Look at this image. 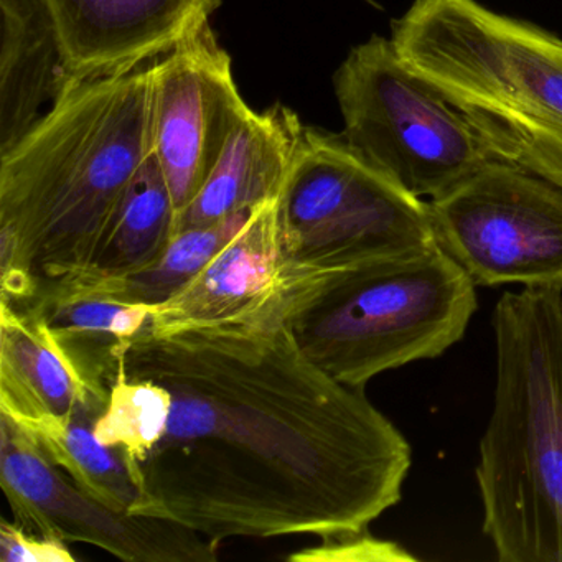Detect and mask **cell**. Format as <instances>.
Here are the masks:
<instances>
[{
	"label": "cell",
	"instance_id": "cell-1",
	"mask_svg": "<svg viewBox=\"0 0 562 562\" xmlns=\"http://www.w3.org/2000/svg\"><path fill=\"white\" fill-rule=\"evenodd\" d=\"M288 307L124 347L97 437L126 459L133 515L222 544L363 531L401 502L409 442L308 360Z\"/></svg>",
	"mask_w": 562,
	"mask_h": 562
},
{
	"label": "cell",
	"instance_id": "cell-2",
	"mask_svg": "<svg viewBox=\"0 0 562 562\" xmlns=\"http://www.w3.org/2000/svg\"><path fill=\"white\" fill-rule=\"evenodd\" d=\"M153 70L85 81L0 154V304L90 269L150 146Z\"/></svg>",
	"mask_w": 562,
	"mask_h": 562
},
{
	"label": "cell",
	"instance_id": "cell-3",
	"mask_svg": "<svg viewBox=\"0 0 562 562\" xmlns=\"http://www.w3.org/2000/svg\"><path fill=\"white\" fill-rule=\"evenodd\" d=\"M496 383L475 479L502 562H562V291L505 292Z\"/></svg>",
	"mask_w": 562,
	"mask_h": 562
},
{
	"label": "cell",
	"instance_id": "cell-4",
	"mask_svg": "<svg viewBox=\"0 0 562 562\" xmlns=\"http://www.w3.org/2000/svg\"><path fill=\"white\" fill-rule=\"evenodd\" d=\"M391 42L496 159L562 189L561 38L476 0H414Z\"/></svg>",
	"mask_w": 562,
	"mask_h": 562
},
{
	"label": "cell",
	"instance_id": "cell-5",
	"mask_svg": "<svg viewBox=\"0 0 562 562\" xmlns=\"http://www.w3.org/2000/svg\"><path fill=\"white\" fill-rule=\"evenodd\" d=\"M475 311V282L436 246L321 276L291 299L285 321L312 363L364 390L384 371L446 353Z\"/></svg>",
	"mask_w": 562,
	"mask_h": 562
},
{
	"label": "cell",
	"instance_id": "cell-6",
	"mask_svg": "<svg viewBox=\"0 0 562 562\" xmlns=\"http://www.w3.org/2000/svg\"><path fill=\"white\" fill-rule=\"evenodd\" d=\"M289 265L305 276L436 248L429 203L355 153L344 136L304 127L278 199Z\"/></svg>",
	"mask_w": 562,
	"mask_h": 562
},
{
	"label": "cell",
	"instance_id": "cell-7",
	"mask_svg": "<svg viewBox=\"0 0 562 562\" xmlns=\"http://www.w3.org/2000/svg\"><path fill=\"white\" fill-rule=\"evenodd\" d=\"M344 139L374 169L430 200L496 159L462 111L373 35L334 77Z\"/></svg>",
	"mask_w": 562,
	"mask_h": 562
},
{
	"label": "cell",
	"instance_id": "cell-8",
	"mask_svg": "<svg viewBox=\"0 0 562 562\" xmlns=\"http://www.w3.org/2000/svg\"><path fill=\"white\" fill-rule=\"evenodd\" d=\"M437 245L475 285L562 291V189L493 159L429 200Z\"/></svg>",
	"mask_w": 562,
	"mask_h": 562
},
{
	"label": "cell",
	"instance_id": "cell-9",
	"mask_svg": "<svg viewBox=\"0 0 562 562\" xmlns=\"http://www.w3.org/2000/svg\"><path fill=\"white\" fill-rule=\"evenodd\" d=\"M0 486L25 529L87 542L133 562H212L218 542L169 519L117 512L55 465L34 437L0 414Z\"/></svg>",
	"mask_w": 562,
	"mask_h": 562
},
{
	"label": "cell",
	"instance_id": "cell-10",
	"mask_svg": "<svg viewBox=\"0 0 562 562\" xmlns=\"http://www.w3.org/2000/svg\"><path fill=\"white\" fill-rule=\"evenodd\" d=\"M150 70V146L180 218L249 106L210 24Z\"/></svg>",
	"mask_w": 562,
	"mask_h": 562
},
{
	"label": "cell",
	"instance_id": "cell-11",
	"mask_svg": "<svg viewBox=\"0 0 562 562\" xmlns=\"http://www.w3.org/2000/svg\"><path fill=\"white\" fill-rule=\"evenodd\" d=\"M321 276L295 271L282 251L278 199L256 206L245 228L199 272L189 285L150 311L156 334L249 321L289 305Z\"/></svg>",
	"mask_w": 562,
	"mask_h": 562
},
{
	"label": "cell",
	"instance_id": "cell-12",
	"mask_svg": "<svg viewBox=\"0 0 562 562\" xmlns=\"http://www.w3.org/2000/svg\"><path fill=\"white\" fill-rule=\"evenodd\" d=\"M75 83L166 57L210 24L222 0H45Z\"/></svg>",
	"mask_w": 562,
	"mask_h": 562
},
{
	"label": "cell",
	"instance_id": "cell-13",
	"mask_svg": "<svg viewBox=\"0 0 562 562\" xmlns=\"http://www.w3.org/2000/svg\"><path fill=\"white\" fill-rule=\"evenodd\" d=\"M304 127L284 104H272L261 113L249 108L199 195L180 215L179 232L213 225L279 199Z\"/></svg>",
	"mask_w": 562,
	"mask_h": 562
},
{
	"label": "cell",
	"instance_id": "cell-14",
	"mask_svg": "<svg viewBox=\"0 0 562 562\" xmlns=\"http://www.w3.org/2000/svg\"><path fill=\"white\" fill-rule=\"evenodd\" d=\"M14 308L32 315L80 383L103 396L124 347L146 327L153 311L116 301L78 278L44 282L27 304Z\"/></svg>",
	"mask_w": 562,
	"mask_h": 562
},
{
	"label": "cell",
	"instance_id": "cell-15",
	"mask_svg": "<svg viewBox=\"0 0 562 562\" xmlns=\"http://www.w3.org/2000/svg\"><path fill=\"white\" fill-rule=\"evenodd\" d=\"M77 87L45 0H0V154Z\"/></svg>",
	"mask_w": 562,
	"mask_h": 562
},
{
	"label": "cell",
	"instance_id": "cell-16",
	"mask_svg": "<svg viewBox=\"0 0 562 562\" xmlns=\"http://www.w3.org/2000/svg\"><path fill=\"white\" fill-rule=\"evenodd\" d=\"M90 393L32 315L0 304V414L45 429L67 423Z\"/></svg>",
	"mask_w": 562,
	"mask_h": 562
},
{
	"label": "cell",
	"instance_id": "cell-17",
	"mask_svg": "<svg viewBox=\"0 0 562 562\" xmlns=\"http://www.w3.org/2000/svg\"><path fill=\"white\" fill-rule=\"evenodd\" d=\"M179 232V215L169 186L154 157L127 190L98 246L90 269L93 279L121 278L153 265Z\"/></svg>",
	"mask_w": 562,
	"mask_h": 562
},
{
	"label": "cell",
	"instance_id": "cell-18",
	"mask_svg": "<svg viewBox=\"0 0 562 562\" xmlns=\"http://www.w3.org/2000/svg\"><path fill=\"white\" fill-rule=\"evenodd\" d=\"M108 396L90 393L70 419L45 429L27 430L48 459L81 488L117 512L133 513L139 492L120 450L97 437V420L106 409Z\"/></svg>",
	"mask_w": 562,
	"mask_h": 562
},
{
	"label": "cell",
	"instance_id": "cell-19",
	"mask_svg": "<svg viewBox=\"0 0 562 562\" xmlns=\"http://www.w3.org/2000/svg\"><path fill=\"white\" fill-rule=\"evenodd\" d=\"M251 212L238 213L222 222L177 233L159 259L121 278L93 279L77 276L97 291L126 302L157 308L179 294L199 272L245 228ZM74 279V278H71Z\"/></svg>",
	"mask_w": 562,
	"mask_h": 562
},
{
	"label": "cell",
	"instance_id": "cell-20",
	"mask_svg": "<svg viewBox=\"0 0 562 562\" xmlns=\"http://www.w3.org/2000/svg\"><path fill=\"white\" fill-rule=\"evenodd\" d=\"M407 558L394 554L391 542L371 538L368 529L363 531L335 532L324 536L317 546L299 549L288 555V561L330 562V561H374V559Z\"/></svg>",
	"mask_w": 562,
	"mask_h": 562
},
{
	"label": "cell",
	"instance_id": "cell-21",
	"mask_svg": "<svg viewBox=\"0 0 562 562\" xmlns=\"http://www.w3.org/2000/svg\"><path fill=\"white\" fill-rule=\"evenodd\" d=\"M0 561L2 562H75L67 542L29 531L18 521L0 522Z\"/></svg>",
	"mask_w": 562,
	"mask_h": 562
}]
</instances>
